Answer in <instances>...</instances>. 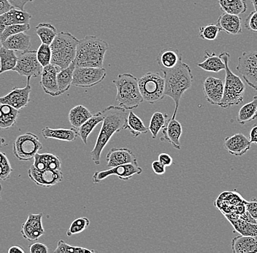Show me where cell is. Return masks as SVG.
I'll list each match as a JSON object with an SVG mask.
<instances>
[{
	"mask_svg": "<svg viewBox=\"0 0 257 253\" xmlns=\"http://www.w3.org/2000/svg\"><path fill=\"white\" fill-rule=\"evenodd\" d=\"M75 65L74 62L67 68L59 70L57 74V84L61 94L67 92L72 86V79H73L74 70Z\"/></svg>",
	"mask_w": 257,
	"mask_h": 253,
	"instance_id": "cell-36",
	"label": "cell"
},
{
	"mask_svg": "<svg viewBox=\"0 0 257 253\" xmlns=\"http://www.w3.org/2000/svg\"><path fill=\"white\" fill-rule=\"evenodd\" d=\"M236 70L245 83L257 91V51L242 53L237 60Z\"/></svg>",
	"mask_w": 257,
	"mask_h": 253,
	"instance_id": "cell-10",
	"label": "cell"
},
{
	"mask_svg": "<svg viewBox=\"0 0 257 253\" xmlns=\"http://www.w3.org/2000/svg\"><path fill=\"white\" fill-rule=\"evenodd\" d=\"M108 43L92 35H86L78 41L75 55V67H102Z\"/></svg>",
	"mask_w": 257,
	"mask_h": 253,
	"instance_id": "cell-3",
	"label": "cell"
},
{
	"mask_svg": "<svg viewBox=\"0 0 257 253\" xmlns=\"http://www.w3.org/2000/svg\"><path fill=\"white\" fill-rule=\"evenodd\" d=\"M103 115L102 127L98 134L95 145L91 150V159L96 165L100 164L101 154L115 133L126 129L128 113L126 109L110 105L102 111Z\"/></svg>",
	"mask_w": 257,
	"mask_h": 253,
	"instance_id": "cell-1",
	"label": "cell"
},
{
	"mask_svg": "<svg viewBox=\"0 0 257 253\" xmlns=\"http://www.w3.org/2000/svg\"><path fill=\"white\" fill-rule=\"evenodd\" d=\"M182 59V55L178 49H167L162 50L159 54L157 62L162 71L173 69Z\"/></svg>",
	"mask_w": 257,
	"mask_h": 253,
	"instance_id": "cell-26",
	"label": "cell"
},
{
	"mask_svg": "<svg viewBox=\"0 0 257 253\" xmlns=\"http://www.w3.org/2000/svg\"><path fill=\"white\" fill-rule=\"evenodd\" d=\"M249 140L251 144H257V124L250 129L249 133Z\"/></svg>",
	"mask_w": 257,
	"mask_h": 253,
	"instance_id": "cell-53",
	"label": "cell"
},
{
	"mask_svg": "<svg viewBox=\"0 0 257 253\" xmlns=\"http://www.w3.org/2000/svg\"><path fill=\"white\" fill-rule=\"evenodd\" d=\"M92 113L83 105H77L70 110L69 113V121L74 129H78L88 118L92 116Z\"/></svg>",
	"mask_w": 257,
	"mask_h": 253,
	"instance_id": "cell-32",
	"label": "cell"
},
{
	"mask_svg": "<svg viewBox=\"0 0 257 253\" xmlns=\"http://www.w3.org/2000/svg\"><path fill=\"white\" fill-rule=\"evenodd\" d=\"M231 249L233 253H256L257 237L237 236L231 241Z\"/></svg>",
	"mask_w": 257,
	"mask_h": 253,
	"instance_id": "cell-24",
	"label": "cell"
},
{
	"mask_svg": "<svg viewBox=\"0 0 257 253\" xmlns=\"http://www.w3.org/2000/svg\"><path fill=\"white\" fill-rule=\"evenodd\" d=\"M35 33L43 44H51L57 35V30L50 23H40L35 27Z\"/></svg>",
	"mask_w": 257,
	"mask_h": 253,
	"instance_id": "cell-37",
	"label": "cell"
},
{
	"mask_svg": "<svg viewBox=\"0 0 257 253\" xmlns=\"http://www.w3.org/2000/svg\"><path fill=\"white\" fill-rule=\"evenodd\" d=\"M37 58L42 67L49 65L51 62V49L50 46L42 43L37 51Z\"/></svg>",
	"mask_w": 257,
	"mask_h": 253,
	"instance_id": "cell-45",
	"label": "cell"
},
{
	"mask_svg": "<svg viewBox=\"0 0 257 253\" xmlns=\"http://www.w3.org/2000/svg\"><path fill=\"white\" fill-rule=\"evenodd\" d=\"M112 83L116 88L115 100L118 106L131 110L139 107L144 102L138 86V78L133 74H120Z\"/></svg>",
	"mask_w": 257,
	"mask_h": 253,
	"instance_id": "cell-4",
	"label": "cell"
},
{
	"mask_svg": "<svg viewBox=\"0 0 257 253\" xmlns=\"http://www.w3.org/2000/svg\"><path fill=\"white\" fill-rule=\"evenodd\" d=\"M257 118V96L248 103L241 107L237 114V121L240 125L254 121Z\"/></svg>",
	"mask_w": 257,
	"mask_h": 253,
	"instance_id": "cell-33",
	"label": "cell"
},
{
	"mask_svg": "<svg viewBox=\"0 0 257 253\" xmlns=\"http://www.w3.org/2000/svg\"><path fill=\"white\" fill-rule=\"evenodd\" d=\"M107 166L108 168L115 167L120 165L135 163L137 164L138 161L133 152L128 148L110 149L106 155Z\"/></svg>",
	"mask_w": 257,
	"mask_h": 253,
	"instance_id": "cell-19",
	"label": "cell"
},
{
	"mask_svg": "<svg viewBox=\"0 0 257 253\" xmlns=\"http://www.w3.org/2000/svg\"><path fill=\"white\" fill-rule=\"evenodd\" d=\"M220 57L225 64V82L224 83V94L218 106L227 109L229 107L238 105L243 101L245 91V85L240 77L237 76L229 67L230 55L229 53L224 52L220 54Z\"/></svg>",
	"mask_w": 257,
	"mask_h": 253,
	"instance_id": "cell-6",
	"label": "cell"
},
{
	"mask_svg": "<svg viewBox=\"0 0 257 253\" xmlns=\"http://www.w3.org/2000/svg\"><path fill=\"white\" fill-rule=\"evenodd\" d=\"M60 68L51 65L43 67L41 73V81L40 82L42 89L46 94L51 97H59L61 95L57 84V74Z\"/></svg>",
	"mask_w": 257,
	"mask_h": 253,
	"instance_id": "cell-16",
	"label": "cell"
},
{
	"mask_svg": "<svg viewBox=\"0 0 257 253\" xmlns=\"http://www.w3.org/2000/svg\"><path fill=\"white\" fill-rule=\"evenodd\" d=\"M78 40L69 32L57 33L50 47L51 49V64L62 69L67 68L75 60Z\"/></svg>",
	"mask_w": 257,
	"mask_h": 253,
	"instance_id": "cell-5",
	"label": "cell"
},
{
	"mask_svg": "<svg viewBox=\"0 0 257 253\" xmlns=\"http://www.w3.org/2000/svg\"><path fill=\"white\" fill-rule=\"evenodd\" d=\"M16 51L2 47L0 49V75L8 71H13L17 63Z\"/></svg>",
	"mask_w": 257,
	"mask_h": 253,
	"instance_id": "cell-35",
	"label": "cell"
},
{
	"mask_svg": "<svg viewBox=\"0 0 257 253\" xmlns=\"http://www.w3.org/2000/svg\"><path fill=\"white\" fill-rule=\"evenodd\" d=\"M162 130L165 140L171 144L174 148L180 150L181 147L180 138L183 132L181 123L177 121L176 118L172 117L171 118H168L166 124Z\"/></svg>",
	"mask_w": 257,
	"mask_h": 253,
	"instance_id": "cell-20",
	"label": "cell"
},
{
	"mask_svg": "<svg viewBox=\"0 0 257 253\" xmlns=\"http://www.w3.org/2000/svg\"><path fill=\"white\" fill-rule=\"evenodd\" d=\"M245 208L252 218L257 220V201H250L245 202Z\"/></svg>",
	"mask_w": 257,
	"mask_h": 253,
	"instance_id": "cell-47",
	"label": "cell"
},
{
	"mask_svg": "<svg viewBox=\"0 0 257 253\" xmlns=\"http://www.w3.org/2000/svg\"><path fill=\"white\" fill-rule=\"evenodd\" d=\"M103 121V115L102 112H98L95 115H93L91 118H88L83 124H82L78 129V136L83 141L85 145H87L88 137L91 133L94 131V128L99 123H102Z\"/></svg>",
	"mask_w": 257,
	"mask_h": 253,
	"instance_id": "cell-31",
	"label": "cell"
},
{
	"mask_svg": "<svg viewBox=\"0 0 257 253\" xmlns=\"http://www.w3.org/2000/svg\"><path fill=\"white\" fill-rule=\"evenodd\" d=\"M220 9L224 13L240 15L247 11V3L245 0H218Z\"/></svg>",
	"mask_w": 257,
	"mask_h": 253,
	"instance_id": "cell-34",
	"label": "cell"
},
{
	"mask_svg": "<svg viewBox=\"0 0 257 253\" xmlns=\"http://www.w3.org/2000/svg\"><path fill=\"white\" fill-rule=\"evenodd\" d=\"M28 175L30 180L38 186L50 188L63 180V174L61 170H38L32 166L28 170Z\"/></svg>",
	"mask_w": 257,
	"mask_h": 253,
	"instance_id": "cell-14",
	"label": "cell"
},
{
	"mask_svg": "<svg viewBox=\"0 0 257 253\" xmlns=\"http://www.w3.org/2000/svg\"><path fill=\"white\" fill-rule=\"evenodd\" d=\"M42 136L45 139H54L64 142H73L78 137V131L74 129H51L45 127L41 131Z\"/></svg>",
	"mask_w": 257,
	"mask_h": 253,
	"instance_id": "cell-27",
	"label": "cell"
},
{
	"mask_svg": "<svg viewBox=\"0 0 257 253\" xmlns=\"http://www.w3.org/2000/svg\"><path fill=\"white\" fill-rule=\"evenodd\" d=\"M245 28L249 31L253 33H257V11H254L250 13L248 17L245 19V24H244Z\"/></svg>",
	"mask_w": 257,
	"mask_h": 253,
	"instance_id": "cell-46",
	"label": "cell"
},
{
	"mask_svg": "<svg viewBox=\"0 0 257 253\" xmlns=\"http://www.w3.org/2000/svg\"><path fill=\"white\" fill-rule=\"evenodd\" d=\"M8 145V144L6 143V139L3 138V137H0V147L3 146V145Z\"/></svg>",
	"mask_w": 257,
	"mask_h": 253,
	"instance_id": "cell-56",
	"label": "cell"
},
{
	"mask_svg": "<svg viewBox=\"0 0 257 253\" xmlns=\"http://www.w3.org/2000/svg\"><path fill=\"white\" fill-rule=\"evenodd\" d=\"M13 171L14 169L8 160L7 155L3 152L0 151V180L3 181L8 180Z\"/></svg>",
	"mask_w": 257,
	"mask_h": 253,
	"instance_id": "cell-44",
	"label": "cell"
},
{
	"mask_svg": "<svg viewBox=\"0 0 257 253\" xmlns=\"http://www.w3.org/2000/svg\"><path fill=\"white\" fill-rule=\"evenodd\" d=\"M2 190H3V187H2L1 183H0V200H1V198H2V197H1Z\"/></svg>",
	"mask_w": 257,
	"mask_h": 253,
	"instance_id": "cell-58",
	"label": "cell"
},
{
	"mask_svg": "<svg viewBox=\"0 0 257 253\" xmlns=\"http://www.w3.org/2000/svg\"><path fill=\"white\" fill-rule=\"evenodd\" d=\"M43 147L38 136L33 133L27 132L16 139L13 145V150L18 160L28 161L34 158Z\"/></svg>",
	"mask_w": 257,
	"mask_h": 253,
	"instance_id": "cell-8",
	"label": "cell"
},
{
	"mask_svg": "<svg viewBox=\"0 0 257 253\" xmlns=\"http://www.w3.org/2000/svg\"><path fill=\"white\" fill-rule=\"evenodd\" d=\"M8 252L9 253H16V252H22L24 253L25 251H24V249H22L20 246H18V245H14V246H11L10 249H8Z\"/></svg>",
	"mask_w": 257,
	"mask_h": 253,
	"instance_id": "cell-54",
	"label": "cell"
},
{
	"mask_svg": "<svg viewBox=\"0 0 257 253\" xmlns=\"http://www.w3.org/2000/svg\"><path fill=\"white\" fill-rule=\"evenodd\" d=\"M250 1H251L252 5H253L255 11H257V0H250Z\"/></svg>",
	"mask_w": 257,
	"mask_h": 253,
	"instance_id": "cell-57",
	"label": "cell"
},
{
	"mask_svg": "<svg viewBox=\"0 0 257 253\" xmlns=\"http://www.w3.org/2000/svg\"><path fill=\"white\" fill-rule=\"evenodd\" d=\"M6 26L5 25L4 22H3V19H2L1 15H0V35L3 33L5 29H6Z\"/></svg>",
	"mask_w": 257,
	"mask_h": 253,
	"instance_id": "cell-55",
	"label": "cell"
},
{
	"mask_svg": "<svg viewBox=\"0 0 257 253\" xmlns=\"http://www.w3.org/2000/svg\"><path fill=\"white\" fill-rule=\"evenodd\" d=\"M142 172L143 169L140 167L138 163L120 165V166L110 168L107 170L96 172L93 175L92 182L94 184L98 183L110 175H116L120 180H128L133 178V176L136 174H141Z\"/></svg>",
	"mask_w": 257,
	"mask_h": 253,
	"instance_id": "cell-12",
	"label": "cell"
},
{
	"mask_svg": "<svg viewBox=\"0 0 257 253\" xmlns=\"http://www.w3.org/2000/svg\"><path fill=\"white\" fill-rule=\"evenodd\" d=\"M43 69L37 58V51L28 50L18 57L17 63L13 71L16 72L22 76L32 78L41 75Z\"/></svg>",
	"mask_w": 257,
	"mask_h": 253,
	"instance_id": "cell-11",
	"label": "cell"
},
{
	"mask_svg": "<svg viewBox=\"0 0 257 253\" xmlns=\"http://www.w3.org/2000/svg\"><path fill=\"white\" fill-rule=\"evenodd\" d=\"M158 161H160L162 164L165 165L167 167V166H171L172 163H173V158L168 153H162L159 155Z\"/></svg>",
	"mask_w": 257,
	"mask_h": 253,
	"instance_id": "cell-50",
	"label": "cell"
},
{
	"mask_svg": "<svg viewBox=\"0 0 257 253\" xmlns=\"http://www.w3.org/2000/svg\"><path fill=\"white\" fill-rule=\"evenodd\" d=\"M33 167L38 170L42 171L45 169L51 170H61L62 162L59 157L51 153H37L34 157Z\"/></svg>",
	"mask_w": 257,
	"mask_h": 253,
	"instance_id": "cell-22",
	"label": "cell"
},
{
	"mask_svg": "<svg viewBox=\"0 0 257 253\" xmlns=\"http://www.w3.org/2000/svg\"><path fill=\"white\" fill-rule=\"evenodd\" d=\"M107 71L103 67H75L72 86L91 88L104 81Z\"/></svg>",
	"mask_w": 257,
	"mask_h": 253,
	"instance_id": "cell-9",
	"label": "cell"
},
{
	"mask_svg": "<svg viewBox=\"0 0 257 253\" xmlns=\"http://www.w3.org/2000/svg\"><path fill=\"white\" fill-rule=\"evenodd\" d=\"M31 78H27V86L24 88L14 87L12 91L4 97H0V104H6L20 110L27 107L30 102V96L32 87L30 86Z\"/></svg>",
	"mask_w": 257,
	"mask_h": 253,
	"instance_id": "cell-13",
	"label": "cell"
},
{
	"mask_svg": "<svg viewBox=\"0 0 257 253\" xmlns=\"http://www.w3.org/2000/svg\"><path fill=\"white\" fill-rule=\"evenodd\" d=\"M168 119V115L160 112H155L153 114L149 126V131L152 133L153 139H157L159 132L163 129Z\"/></svg>",
	"mask_w": 257,
	"mask_h": 253,
	"instance_id": "cell-39",
	"label": "cell"
},
{
	"mask_svg": "<svg viewBox=\"0 0 257 253\" xmlns=\"http://www.w3.org/2000/svg\"><path fill=\"white\" fill-rule=\"evenodd\" d=\"M138 86L144 101L154 104L165 97V79L160 73L149 72L138 79Z\"/></svg>",
	"mask_w": 257,
	"mask_h": 253,
	"instance_id": "cell-7",
	"label": "cell"
},
{
	"mask_svg": "<svg viewBox=\"0 0 257 253\" xmlns=\"http://www.w3.org/2000/svg\"><path fill=\"white\" fill-rule=\"evenodd\" d=\"M97 251L91 250L80 246H71L67 244L63 240H59L57 243L54 253H94Z\"/></svg>",
	"mask_w": 257,
	"mask_h": 253,
	"instance_id": "cell-40",
	"label": "cell"
},
{
	"mask_svg": "<svg viewBox=\"0 0 257 253\" xmlns=\"http://www.w3.org/2000/svg\"><path fill=\"white\" fill-rule=\"evenodd\" d=\"M30 24L27 25H16L7 26L3 33L0 35V41L3 43L11 35H16L21 33H27L30 30Z\"/></svg>",
	"mask_w": 257,
	"mask_h": 253,
	"instance_id": "cell-42",
	"label": "cell"
},
{
	"mask_svg": "<svg viewBox=\"0 0 257 253\" xmlns=\"http://www.w3.org/2000/svg\"><path fill=\"white\" fill-rule=\"evenodd\" d=\"M5 25H27L30 23L32 15L24 10L16 9L13 8L6 14L1 15Z\"/></svg>",
	"mask_w": 257,
	"mask_h": 253,
	"instance_id": "cell-28",
	"label": "cell"
},
{
	"mask_svg": "<svg viewBox=\"0 0 257 253\" xmlns=\"http://www.w3.org/2000/svg\"><path fill=\"white\" fill-rule=\"evenodd\" d=\"M43 217V213L29 214L27 220L22 224L21 230V233L25 239L35 241L44 234L45 229L42 222Z\"/></svg>",
	"mask_w": 257,
	"mask_h": 253,
	"instance_id": "cell-15",
	"label": "cell"
},
{
	"mask_svg": "<svg viewBox=\"0 0 257 253\" xmlns=\"http://www.w3.org/2000/svg\"><path fill=\"white\" fill-rule=\"evenodd\" d=\"M197 66L209 73H218L225 70V64L221 58L216 56L215 53L209 54L208 51H205L204 62L197 64Z\"/></svg>",
	"mask_w": 257,
	"mask_h": 253,
	"instance_id": "cell-30",
	"label": "cell"
},
{
	"mask_svg": "<svg viewBox=\"0 0 257 253\" xmlns=\"http://www.w3.org/2000/svg\"><path fill=\"white\" fill-rule=\"evenodd\" d=\"M126 129L130 130L133 137L137 138L141 134H146L149 131V128L145 126L144 121L133 111L128 113Z\"/></svg>",
	"mask_w": 257,
	"mask_h": 253,
	"instance_id": "cell-38",
	"label": "cell"
},
{
	"mask_svg": "<svg viewBox=\"0 0 257 253\" xmlns=\"http://www.w3.org/2000/svg\"><path fill=\"white\" fill-rule=\"evenodd\" d=\"M204 94L208 103L218 105L224 94V82L220 78L208 77L203 83Z\"/></svg>",
	"mask_w": 257,
	"mask_h": 253,
	"instance_id": "cell-17",
	"label": "cell"
},
{
	"mask_svg": "<svg viewBox=\"0 0 257 253\" xmlns=\"http://www.w3.org/2000/svg\"><path fill=\"white\" fill-rule=\"evenodd\" d=\"M3 46L12 51L24 52L31 48V37L26 33L11 35L3 42Z\"/></svg>",
	"mask_w": 257,
	"mask_h": 253,
	"instance_id": "cell-25",
	"label": "cell"
},
{
	"mask_svg": "<svg viewBox=\"0 0 257 253\" xmlns=\"http://www.w3.org/2000/svg\"><path fill=\"white\" fill-rule=\"evenodd\" d=\"M19 111L10 105L0 104V130L11 129L16 124Z\"/></svg>",
	"mask_w": 257,
	"mask_h": 253,
	"instance_id": "cell-29",
	"label": "cell"
},
{
	"mask_svg": "<svg viewBox=\"0 0 257 253\" xmlns=\"http://www.w3.org/2000/svg\"><path fill=\"white\" fill-rule=\"evenodd\" d=\"M3 47V43H2L1 41H0V49Z\"/></svg>",
	"mask_w": 257,
	"mask_h": 253,
	"instance_id": "cell-59",
	"label": "cell"
},
{
	"mask_svg": "<svg viewBox=\"0 0 257 253\" xmlns=\"http://www.w3.org/2000/svg\"><path fill=\"white\" fill-rule=\"evenodd\" d=\"M241 22L242 19L239 16L224 13L218 17L216 25L221 31L228 35H236L242 33Z\"/></svg>",
	"mask_w": 257,
	"mask_h": 253,
	"instance_id": "cell-21",
	"label": "cell"
},
{
	"mask_svg": "<svg viewBox=\"0 0 257 253\" xmlns=\"http://www.w3.org/2000/svg\"><path fill=\"white\" fill-rule=\"evenodd\" d=\"M13 8H14V6L10 3L8 0H0V15L6 14Z\"/></svg>",
	"mask_w": 257,
	"mask_h": 253,
	"instance_id": "cell-52",
	"label": "cell"
},
{
	"mask_svg": "<svg viewBox=\"0 0 257 253\" xmlns=\"http://www.w3.org/2000/svg\"><path fill=\"white\" fill-rule=\"evenodd\" d=\"M16 9L19 10H24L26 5L29 3H32L35 0H8Z\"/></svg>",
	"mask_w": 257,
	"mask_h": 253,
	"instance_id": "cell-51",
	"label": "cell"
},
{
	"mask_svg": "<svg viewBox=\"0 0 257 253\" xmlns=\"http://www.w3.org/2000/svg\"><path fill=\"white\" fill-rule=\"evenodd\" d=\"M29 251L30 253H48L47 246L42 243H34L29 246Z\"/></svg>",
	"mask_w": 257,
	"mask_h": 253,
	"instance_id": "cell-48",
	"label": "cell"
},
{
	"mask_svg": "<svg viewBox=\"0 0 257 253\" xmlns=\"http://www.w3.org/2000/svg\"><path fill=\"white\" fill-rule=\"evenodd\" d=\"M152 169L155 174L158 175H162L166 172V166L162 164L160 161H155L152 163Z\"/></svg>",
	"mask_w": 257,
	"mask_h": 253,
	"instance_id": "cell-49",
	"label": "cell"
},
{
	"mask_svg": "<svg viewBox=\"0 0 257 253\" xmlns=\"http://www.w3.org/2000/svg\"><path fill=\"white\" fill-rule=\"evenodd\" d=\"M234 230L242 236L257 237V222H250L234 214H225Z\"/></svg>",
	"mask_w": 257,
	"mask_h": 253,
	"instance_id": "cell-23",
	"label": "cell"
},
{
	"mask_svg": "<svg viewBox=\"0 0 257 253\" xmlns=\"http://www.w3.org/2000/svg\"><path fill=\"white\" fill-rule=\"evenodd\" d=\"M224 147L229 154L235 156L245 155L251 147V142L244 134L238 133L224 139Z\"/></svg>",
	"mask_w": 257,
	"mask_h": 253,
	"instance_id": "cell-18",
	"label": "cell"
},
{
	"mask_svg": "<svg viewBox=\"0 0 257 253\" xmlns=\"http://www.w3.org/2000/svg\"><path fill=\"white\" fill-rule=\"evenodd\" d=\"M162 72L165 79V97H170L174 101L175 110L172 117L176 118L181 97L192 87L194 76L190 67L183 62V59L173 69Z\"/></svg>",
	"mask_w": 257,
	"mask_h": 253,
	"instance_id": "cell-2",
	"label": "cell"
},
{
	"mask_svg": "<svg viewBox=\"0 0 257 253\" xmlns=\"http://www.w3.org/2000/svg\"><path fill=\"white\" fill-rule=\"evenodd\" d=\"M221 31L217 25L210 24L206 26L200 27V35L199 37L202 40L213 41L216 40L218 33Z\"/></svg>",
	"mask_w": 257,
	"mask_h": 253,
	"instance_id": "cell-43",
	"label": "cell"
},
{
	"mask_svg": "<svg viewBox=\"0 0 257 253\" xmlns=\"http://www.w3.org/2000/svg\"><path fill=\"white\" fill-rule=\"evenodd\" d=\"M90 220L87 217H82L76 219L72 222L70 228L67 231V236L70 237L73 235L78 234L89 226Z\"/></svg>",
	"mask_w": 257,
	"mask_h": 253,
	"instance_id": "cell-41",
	"label": "cell"
}]
</instances>
